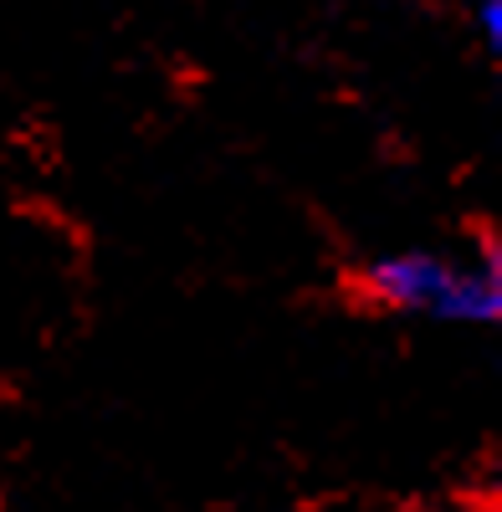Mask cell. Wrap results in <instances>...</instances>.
I'll return each mask as SVG.
<instances>
[{
  "mask_svg": "<svg viewBox=\"0 0 502 512\" xmlns=\"http://www.w3.org/2000/svg\"><path fill=\"white\" fill-rule=\"evenodd\" d=\"M477 31H482V47L497 57L502 52V0H477Z\"/></svg>",
  "mask_w": 502,
  "mask_h": 512,
  "instance_id": "obj_2",
  "label": "cell"
},
{
  "mask_svg": "<svg viewBox=\"0 0 502 512\" xmlns=\"http://www.w3.org/2000/svg\"><path fill=\"white\" fill-rule=\"evenodd\" d=\"M359 292L395 313H431L441 323H497L502 318V256L487 241L482 262H456L441 251H385L359 272Z\"/></svg>",
  "mask_w": 502,
  "mask_h": 512,
  "instance_id": "obj_1",
  "label": "cell"
}]
</instances>
